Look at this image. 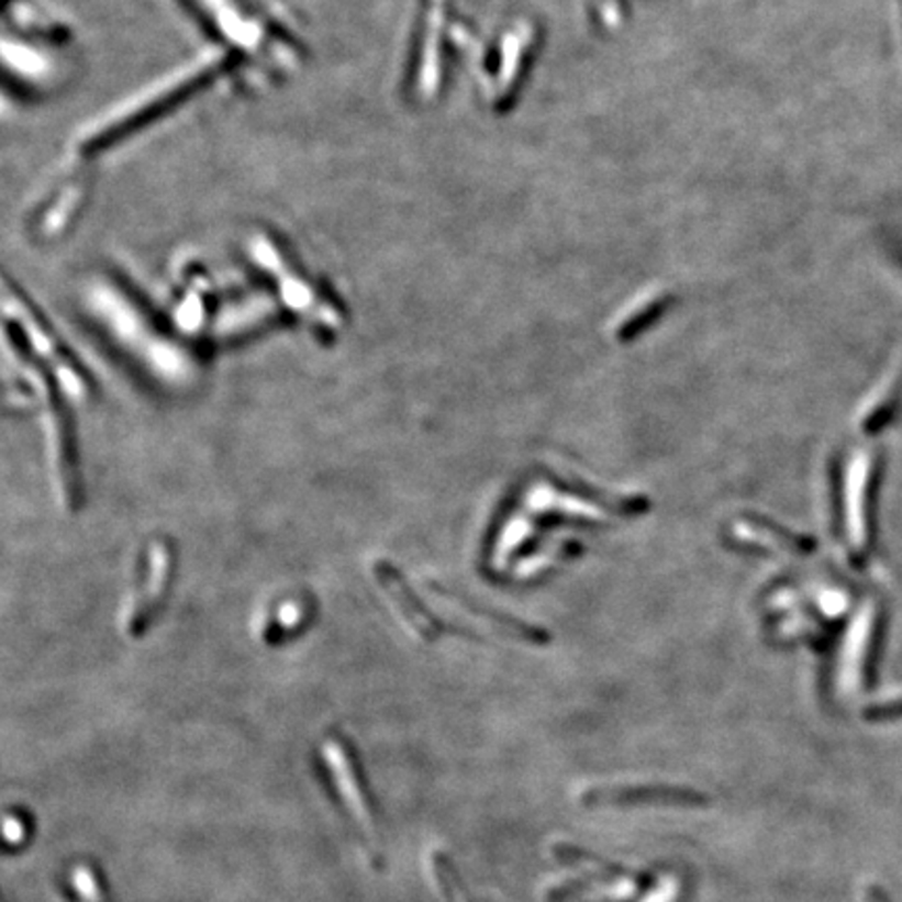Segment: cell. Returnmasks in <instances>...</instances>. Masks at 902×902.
<instances>
[{
    "mask_svg": "<svg viewBox=\"0 0 902 902\" xmlns=\"http://www.w3.org/2000/svg\"><path fill=\"white\" fill-rule=\"evenodd\" d=\"M324 760L331 769V773L335 777L336 788L338 794L345 800L349 813L356 817L357 823L364 827V832L375 834V821H372V813L368 809V802L364 798V792L359 788L354 765L349 762V756L345 753V748L336 742V739H328L324 744Z\"/></svg>",
    "mask_w": 902,
    "mask_h": 902,
    "instance_id": "6da1fadb",
    "label": "cell"
},
{
    "mask_svg": "<svg viewBox=\"0 0 902 902\" xmlns=\"http://www.w3.org/2000/svg\"><path fill=\"white\" fill-rule=\"evenodd\" d=\"M637 886L627 878L621 880L604 881V883H593L586 892L589 901H627L635 894Z\"/></svg>",
    "mask_w": 902,
    "mask_h": 902,
    "instance_id": "7a4b0ae2",
    "label": "cell"
},
{
    "mask_svg": "<svg viewBox=\"0 0 902 902\" xmlns=\"http://www.w3.org/2000/svg\"><path fill=\"white\" fill-rule=\"evenodd\" d=\"M71 881L76 892L80 894V899L85 902H105V894L99 886V880L94 876V871L88 865H78L71 873Z\"/></svg>",
    "mask_w": 902,
    "mask_h": 902,
    "instance_id": "3957f363",
    "label": "cell"
},
{
    "mask_svg": "<svg viewBox=\"0 0 902 902\" xmlns=\"http://www.w3.org/2000/svg\"><path fill=\"white\" fill-rule=\"evenodd\" d=\"M679 880L672 876H665L639 902H675L679 899Z\"/></svg>",
    "mask_w": 902,
    "mask_h": 902,
    "instance_id": "277c9868",
    "label": "cell"
},
{
    "mask_svg": "<svg viewBox=\"0 0 902 902\" xmlns=\"http://www.w3.org/2000/svg\"><path fill=\"white\" fill-rule=\"evenodd\" d=\"M4 838L9 844H20L25 838V827L20 819L11 815L4 819Z\"/></svg>",
    "mask_w": 902,
    "mask_h": 902,
    "instance_id": "5b68a950",
    "label": "cell"
},
{
    "mask_svg": "<svg viewBox=\"0 0 902 902\" xmlns=\"http://www.w3.org/2000/svg\"><path fill=\"white\" fill-rule=\"evenodd\" d=\"M871 902H883V901H881V899H871ZM886 902H888V901H886Z\"/></svg>",
    "mask_w": 902,
    "mask_h": 902,
    "instance_id": "8992f818",
    "label": "cell"
}]
</instances>
